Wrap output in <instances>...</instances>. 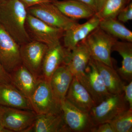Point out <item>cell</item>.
<instances>
[{"label": "cell", "instance_id": "1", "mask_svg": "<svg viewBox=\"0 0 132 132\" xmlns=\"http://www.w3.org/2000/svg\"><path fill=\"white\" fill-rule=\"evenodd\" d=\"M28 14L20 0L0 1V25L20 46L31 40L26 28Z\"/></svg>", "mask_w": 132, "mask_h": 132}, {"label": "cell", "instance_id": "2", "mask_svg": "<svg viewBox=\"0 0 132 132\" xmlns=\"http://www.w3.org/2000/svg\"><path fill=\"white\" fill-rule=\"evenodd\" d=\"M118 40L98 27L83 41L92 59L113 68L111 51L114 44Z\"/></svg>", "mask_w": 132, "mask_h": 132}, {"label": "cell", "instance_id": "3", "mask_svg": "<svg viewBox=\"0 0 132 132\" xmlns=\"http://www.w3.org/2000/svg\"><path fill=\"white\" fill-rule=\"evenodd\" d=\"M124 93L111 94L100 104L92 108L89 113L95 126L109 123L116 116L129 109Z\"/></svg>", "mask_w": 132, "mask_h": 132}, {"label": "cell", "instance_id": "4", "mask_svg": "<svg viewBox=\"0 0 132 132\" xmlns=\"http://www.w3.org/2000/svg\"><path fill=\"white\" fill-rule=\"evenodd\" d=\"M32 110L36 114L62 113L61 104L55 98L49 81H39L29 100Z\"/></svg>", "mask_w": 132, "mask_h": 132}, {"label": "cell", "instance_id": "5", "mask_svg": "<svg viewBox=\"0 0 132 132\" xmlns=\"http://www.w3.org/2000/svg\"><path fill=\"white\" fill-rule=\"evenodd\" d=\"M28 13L49 26L66 31L79 23L68 18L52 3L35 5L27 9Z\"/></svg>", "mask_w": 132, "mask_h": 132}, {"label": "cell", "instance_id": "6", "mask_svg": "<svg viewBox=\"0 0 132 132\" xmlns=\"http://www.w3.org/2000/svg\"><path fill=\"white\" fill-rule=\"evenodd\" d=\"M36 115L32 110L0 105V119L2 124L10 132L31 131Z\"/></svg>", "mask_w": 132, "mask_h": 132}, {"label": "cell", "instance_id": "7", "mask_svg": "<svg viewBox=\"0 0 132 132\" xmlns=\"http://www.w3.org/2000/svg\"><path fill=\"white\" fill-rule=\"evenodd\" d=\"M26 26L31 40L42 43L48 47L60 42L65 31L49 26L28 13Z\"/></svg>", "mask_w": 132, "mask_h": 132}, {"label": "cell", "instance_id": "8", "mask_svg": "<svg viewBox=\"0 0 132 132\" xmlns=\"http://www.w3.org/2000/svg\"><path fill=\"white\" fill-rule=\"evenodd\" d=\"M0 63L11 73L22 63L20 46L0 25Z\"/></svg>", "mask_w": 132, "mask_h": 132}, {"label": "cell", "instance_id": "9", "mask_svg": "<svg viewBox=\"0 0 132 132\" xmlns=\"http://www.w3.org/2000/svg\"><path fill=\"white\" fill-rule=\"evenodd\" d=\"M48 47L44 43L34 40L20 46L22 65L38 79L42 78L43 62Z\"/></svg>", "mask_w": 132, "mask_h": 132}, {"label": "cell", "instance_id": "10", "mask_svg": "<svg viewBox=\"0 0 132 132\" xmlns=\"http://www.w3.org/2000/svg\"><path fill=\"white\" fill-rule=\"evenodd\" d=\"M61 107L69 132H92L95 126L89 113L76 108L66 99L61 102Z\"/></svg>", "mask_w": 132, "mask_h": 132}, {"label": "cell", "instance_id": "11", "mask_svg": "<svg viewBox=\"0 0 132 132\" xmlns=\"http://www.w3.org/2000/svg\"><path fill=\"white\" fill-rule=\"evenodd\" d=\"M78 80L87 90L96 105L111 94L107 89L92 58L85 69L84 75Z\"/></svg>", "mask_w": 132, "mask_h": 132}, {"label": "cell", "instance_id": "12", "mask_svg": "<svg viewBox=\"0 0 132 132\" xmlns=\"http://www.w3.org/2000/svg\"><path fill=\"white\" fill-rule=\"evenodd\" d=\"M71 52L61 42L48 47L43 62L42 78L49 81L55 71L67 64Z\"/></svg>", "mask_w": 132, "mask_h": 132}, {"label": "cell", "instance_id": "13", "mask_svg": "<svg viewBox=\"0 0 132 132\" xmlns=\"http://www.w3.org/2000/svg\"><path fill=\"white\" fill-rule=\"evenodd\" d=\"M100 21V19L95 14L85 23L79 24L64 31L62 37L63 46L71 51L79 43L84 40L92 31L99 27Z\"/></svg>", "mask_w": 132, "mask_h": 132}, {"label": "cell", "instance_id": "14", "mask_svg": "<svg viewBox=\"0 0 132 132\" xmlns=\"http://www.w3.org/2000/svg\"><path fill=\"white\" fill-rule=\"evenodd\" d=\"M65 99L76 108L86 112L89 113L96 105L87 90L74 76Z\"/></svg>", "mask_w": 132, "mask_h": 132}, {"label": "cell", "instance_id": "15", "mask_svg": "<svg viewBox=\"0 0 132 132\" xmlns=\"http://www.w3.org/2000/svg\"><path fill=\"white\" fill-rule=\"evenodd\" d=\"M91 59L89 50L83 40L71 50L66 65L74 77L79 80L84 75Z\"/></svg>", "mask_w": 132, "mask_h": 132}, {"label": "cell", "instance_id": "16", "mask_svg": "<svg viewBox=\"0 0 132 132\" xmlns=\"http://www.w3.org/2000/svg\"><path fill=\"white\" fill-rule=\"evenodd\" d=\"M0 105L32 110L28 99L13 84L9 83L0 82Z\"/></svg>", "mask_w": 132, "mask_h": 132}, {"label": "cell", "instance_id": "17", "mask_svg": "<svg viewBox=\"0 0 132 132\" xmlns=\"http://www.w3.org/2000/svg\"><path fill=\"white\" fill-rule=\"evenodd\" d=\"M10 74L12 84L29 100L41 78L36 77L22 64Z\"/></svg>", "mask_w": 132, "mask_h": 132}, {"label": "cell", "instance_id": "18", "mask_svg": "<svg viewBox=\"0 0 132 132\" xmlns=\"http://www.w3.org/2000/svg\"><path fill=\"white\" fill-rule=\"evenodd\" d=\"M73 76L66 65L57 69L50 80V84L55 97L60 104L65 99L66 95Z\"/></svg>", "mask_w": 132, "mask_h": 132}, {"label": "cell", "instance_id": "19", "mask_svg": "<svg viewBox=\"0 0 132 132\" xmlns=\"http://www.w3.org/2000/svg\"><path fill=\"white\" fill-rule=\"evenodd\" d=\"M31 130L35 132H69L62 112L37 114Z\"/></svg>", "mask_w": 132, "mask_h": 132}, {"label": "cell", "instance_id": "20", "mask_svg": "<svg viewBox=\"0 0 132 132\" xmlns=\"http://www.w3.org/2000/svg\"><path fill=\"white\" fill-rule=\"evenodd\" d=\"M53 3L65 15L73 20L90 19L96 14L92 7L76 0H58Z\"/></svg>", "mask_w": 132, "mask_h": 132}, {"label": "cell", "instance_id": "21", "mask_svg": "<svg viewBox=\"0 0 132 132\" xmlns=\"http://www.w3.org/2000/svg\"><path fill=\"white\" fill-rule=\"evenodd\" d=\"M112 51L118 52L123 58L121 67L117 72L124 80L129 82L132 80V42L117 40Z\"/></svg>", "mask_w": 132, "mask_h": 132}, {"label": "cell", "instance_id": "22", "mask_svg": "<svg viewBox=\"0 0 132 132\" xmlns=\"http://www.w3.org/2000/svg\"><path fill=\"white\" fill-rule=\"evenodd\" d=\"M93 60L109 92L111 94L123 93L125 84L121 80L118 72L113 68L100 62Z\"/></svg>", "mask_w": 132, "mask_h": 132}, {"label": "cell", "instance_id": "23", "mask_svg": "<svg viewBox=\"0 0 132 132\" xmlns=\"http://www.w3.org/2000/svg\"><path fill=\"white\" fill-rule=\"evenodd\" d=\"M99 27L117 39L132 42V32L116 18L100 20Z\"/></svg>", "mask_w": 132, "mask_h": 132}, {"label": "cell", "instance_id": "24", "mask_svg": "<svg viewBox=\"0 0 132 132\" xmlns=\"http://www.w3.org/2000/svg\"><path fill=\"white\" fill-rule=\"evenodd\" d=\"M131 2V0H105L95 14L100 19L116 18L120 12Z\"/></svg>", "mask_w": 132, "mask_h": 132}, {"label": "cell", "instance_id": "25", "mask_svg": "<svg viewBox=\"0 0 132 132\" xmlns=\"http://www.w3.org/2000/svg\"><path fill=\"white\" fill-rule=\"evenodd\" d=\"M109 123L114 132H132V109L122 112Z\"/></svg>", "mask_w": 132, "mask_h": 132}, {"label": "cell", "instance_id": "26", "mask_svg": "<svg viewBox=\"0 0 132 132\" xmlns=\"http://www.w3.org/2000/svg\"><path fill=\"white\" fill-rule=\"evenodd\" d=\"M117 17L119 21L124 23L132 20L131 2H130L119 13Z\"/></svg>", "mask_w": 132, "mask_h": 132}, {"label": "cell", "instance_id": "27", "mask_svg": "<svg viewBox=\"0 0 132 132\" xmlns=\"http://www.w3.org/2000/svg\"><path fill=\"white\" fill-rule=\"evenodd\" d=\"M125 100L129 106V108L132 109V81L127 85H124L123 88Z\"/></svg>", "mask_w": 132, "mask_h": 132}, {"label": "cell", "instance_id": "28", "mask_svg": "<svg viewBox=\"0 0 132 132\" xmlns=\"http://www.w3.org/2000/svg\"><path fill=\"white\" fill-rule=\"evenodd\" d=\"M88 5L97 13L102 6L101 0H76Z\"/></svg>", "mask_w": 132, "mask_h": 132}, {"label": "cell", "instance_id": "29", "mask_svg": "<svg viewBox=\"0 0 132 132\" xmlns=\"http://www.w3.org/2000/svg\"><path fill=\"white\" fill-rule=\"evenodd\" d=\"M26 8L31 7L35 5L43 3H53L58 0H20Z\"/></svg>", "mask_w": 132, "mask_h": 132}, {"label": "cell", "instance_id": "30", "mask_svg": "<svg viewBox=\"0 0 132 132\" xmlns=\"http://www.w3.org/2000/svg\"><path fill=\"white\" fill-rule=\"evenodd\" d=\"M0 82L12 84L10 74L6 71L1 63H0Z\"/></svg>", "mask_w": 132, "mask_h": 132}, {"label": "cell", "instance_id": "31", "mask_svg": "<svg viewBox=\"0 0 132 132\" xmlns=\"http://www.w3.org/2000/svg\"><path fill=\"white\" fill-rule=\"evenodd\" d=\"M92 132H114V131L109 123H105L95 127Z\"/></svg>", "mask_w": 132, "mask_h": 132}, {"label": "cell", "instance_id": "32", "mask_svg": "<svg viewBox=\"0 0 132 132\" xmlns=\"http://www.w3.org/2000/svg\"><path fill=\"white\" fill-rule=\"evenodd\" d=\"M0 132H10L3 126L2 124L1 119H0Z\"/></svg>", "mask_w": 132, "mask_h": 132}, {"label": "cell", "instance_id": "33", "mask_svg": "<svg viewBox=\"0 0 132 132\" xmlns=\"http://www.w3.org/2000/svg\"><path fill=\"white\" fill-rule=\"evenodd\" d=\"M102 2V5H103V3H104V1H105V0H101Z\"/></svg>", "mask_w": 132, "mask_h": 132}, {"label": "cell", "instance_id": "34", "mask_svg": "<svg viewBox=\"0 0 132 132\" xmlns=\"http://www.w3.org/2000/svg\"><path fill=\"white\" fill-rule=\"evenodd\" d=\"M4 1V0H0V1Z\"/></svg>", "mask_w": 132, "mask_h": 132}]
</instances>
